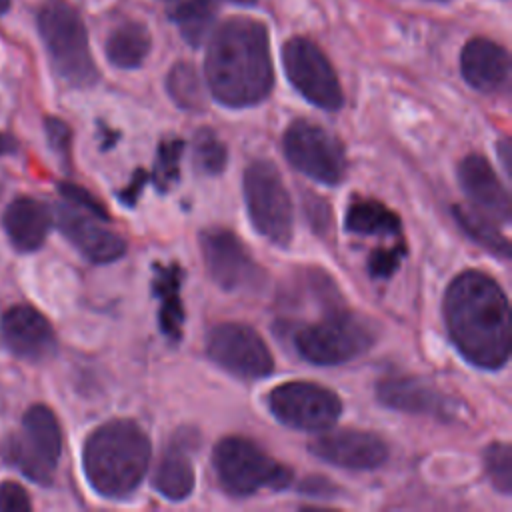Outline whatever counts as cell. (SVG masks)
<instances>
[{
  "mask_svg": "<svg viewBox=\"0 0 512 512\" xmlns=\"http://www.w3.org/2000/svg\"><path fill=\"white\" fill-rule=\"evenodd\" d=\"M460 70L472 88L480 92H498L508 84L510 58L500 44L488 38H472L462 48Z\"/></svg>",
  "mask_w": 512,
  "mask_h": 512,
  "instance_id": "19",
  "label": "cell"
},
{
  "mask_svg": "<svg viewBox=\"0 0 512 512\" xmlns=\"http://www.w3.org/2000/svg\"><path fill=\"white\" fill-rule=\"evenodd\" d=\"M4 228L18 250H36L48 234L50 212L34 198H16L4 212Z\"/></svg>",
  "mask_w": 512,
  "mask_h": 512,
  "instance_id": "21",
  "label": "cell"
},
{
  "mask_svg": "<svg viewBox=\"0 0 512 512\" xmlns=\"http://www.w3.org/2000/svg\"><path fill=\"white\" fill-rule=\"evenodd\" d=\"M450 340L474 366L502 368L510 358V306L500 284L480 272L458 274L444 296Z\"/></svg>",
  "mask_w": 512,
  "mask_h": 512,
  "instance_id": "1",
  "label": "cell"
},
{
  "mask_svg": "<svg viewBox=\"0 0 512 512\" xmlns=\"http://www.w3.org/2000/svg\"><path fill=\"white\" fill-rule=\"evenodd\" d=\"M230 2H234V4H242V6H250V4H254L256 0H230Z\"/></svg>",
  "mask_w": 512,
  "mask_h": 512,
  "instance_id": "40",
  "label": "cell"
},
{
  "mask_svg": "<svg viewBox=\"0 0 512 512\" xmlns=\"http://www.w3.org/2000/svg\"><path fill=\"white\" fill-rule=\"evenodd\" d=\"M146 180H148V174L142 172V170H138L136 176H134V180H132L124 190H120V194H118L120 202L126 204V206H134L136 200H138V194H140L142 186L146 184Z\"/></svg>",
  "mask_w": 512,
  "mask_h": 512,
  "instance_id": "35",
  "label": "cell"
},
{
  "mask_svg": "<svg viewBox=\"0 0 512 512\" xmlns=\"http://www.w3.org/2000/svg\"><path fill=\"white\" fill-rule=\"evenodd\" d=\"M244 202L254 230L268 242L286 248L294 236V208L278 168L266 160L244 172Z\"/></svg>",
  "mask_w": 512,
  "mask_h": 512,
  "instance_id": "7",
  "label": "cell"
},
{
  "mask_svg": "<svg viewBox=\"0 0 512 512\" xmlns=\"http://www.w3.org/2000/svg\"><path fill=\"white\" fill-rule=\"evenodd\" d=\"M0 510H4V512L30 510V498H28L26 490L16 482H4L0 486Z\"/></svg>",
  "mask_w": 512,
  "mask_h": 512,
  "instance_id": "33",
  "label": "cell"
},
{
  "mask_svg": "<svg viewBox=\"0 0 512 512\" xmlns=\"http://www.w3.org/2000/svg\"><path fill=\"white\" fill-rule=\"evenodd\" d=\"M376 338L378 330L368 318L332 306L316 322L294 332V348L312 364L338 366L368 352Z\"/></svg>",
  "mask_w": 512,
  "mask_h": 512,
  "instance_id": "4",
  "label": "cell"
},
{
  "mask_svg": "<svg viewBox=\"0 0 512 512\" xmlns=\"http://www.w3.org/2000/svg\"><path fill=\"white\" fill-rule=\"evenodd\" d=\"M200 250L208 276L222 290L258 288L266 278L244 242L226 228L202 230Z\"/></svg>",
  "mask_w": 512,
  "mask_h": 512,
  "instance_id": "13",
  "label": "cell"
},
{
  "mask_svg": "<svg viewBox=\"0 0 512 512\" xmlns=\"http://www.w3.org/2000/svg\"><path fill=\"white\" fill-rule=\"evenodd\" d=\"M308 448L316 458L346 470H374L388 460L386 442L364 430H322Z\"/></svg>",
  "mask_w": 512,
  "mask_h": 512,
  "instance_id": "15",
  "label": "cell"
},
{
  "mask_svg": "<svg viewBox=\"0 0 512 512\" xmlns=\"http://www.w3.org/2000/svg\"><path fill=\"white\" fill-rule=\"evenodd\" d=\"M218 12V0H182L170 12L184 40L192 46L202 44L208 36Z\"/></svg>",
  "mask_w": 512,
  "mask_h": 512,
  "instance_id": "25",
  "label": "cell"
},
{
  "mask_svg": "<svg viewBox=\"0 0 512 512\" xmlns=\"http://www.w3.org/2000/svg\"><path fill=\"white\" fill-rule=\"evenodd\" d=\"M194 482L196 476L188 456V446L182 444L180 436H174L154 470L152 488L166 500L180 502L192 494Z\"/></svg>",
  "mask_w": 512,
  "mask_h": 512,
  "instance_id": "22",
  "label": "cell"
},
{
  "mask_svg": "<svg viewBox=\"0 0 512 512\" xmlns=\"http://www.w3.org/2000/svg\"><path fill=\"white\" fill-rule=\"evenodd\" d=\"M182 278H184V272L178 262L154 266L152 292L160 302L158 326L162 334L172 342H180L182 326H184V306L180 296Z\"/></svg>",
  "mask_w": 512,
  "mask_h": 512,
  "instance_id": "20",
  "label": "cell"
},
{
  "mask_svg": "<svg viewBox=\"0 0 512 512\" xmlns=\"http://www.w3.org/2000/svg\"><path fill=\"white\" fill-rule=\"evenodd\" d=\"M60 192H62V196H64L72 206H76L78 210H84V212L96 216L98 220H108V218H110L108 212H106V208H104L88 190H84V188H80V186H76V184L64 182V184H60Z\"/></svg>",
  "mask_w": 512,
  "mask_h": 512,
  "instance_id": "32",
  "label": "cell"
},
{
  "mask_svg": "<svg viewBox=\"0 0 512 512\" xmlns=\"http://www.w3.org/2000/svg\"><path fill=\"white\" fill-rule=\"evenodd\" d=\"M46 134L48 140L52 144V148L56 150V154H60L64 160L70 158V144H72V132L68 128L66 122H62L60 118H48L46 120Z\"/></svg>",
  "mask_w": 512,
  "mask_h": 512,
  "instance_id": "34",
  "label": "cell"
},
{
  "mask_svg": "<svg viewBox=\"0 0 512 512\" xmlns=\"http://www.w3.org/2000/svg\"><path fill=\"white\" fill-rule=\"evenodd\" d=\"M498 150H500V162H502V166L508 170V168H510V142L504 138V140L498 144Z\"/></svg>",
  "mask_w": 512,
  "mask_h": 512,
  "instance_id": "37",
  "label": "cell"
},
{
  "mask_svg": "<svg viewBox=\"0 0 512 512\" xmlns=\"http://www.w3.org/2000/svg\"><path fill=\"white\" fill-rule=\"evenodd\" d=\"M406 254V246L404 240H398L394 246H386V248H378L370 254L368 258V272L372 278H388L392 276L398 266L402 256Z\"/></svg>",
  "mask_w": 512,
  "mask_h": 512,
  "instance_id": "31",
  "label": "cell"
},
{
  "mask_svg": "<svg viewBox=\"0 0 512 512\" xmlns=\"http://www.w3.org/2000/svg\"><path fill=\"white\" fill-rule=\"evenodd\" d=\"M268 408L282 424L306 432L328 430L342 414V402L332 390L304 380L270 390Z\"/></svg>",
  "mask_w": 512,
  "mask_h": 512,
  "instance_id": "12",
  "label": "cell"
},
{
  "mask_svg": "<svg viewBox=\"0 0 512 512\" xmlns=\"http://www.w3.org/2000/svg\"><path fill=\"white\" fill-rule=\"evenodd\" d=\"M344 228L360 236L402 238L400 218L388 206L372 198H356L350 202L344 214Z\"/></svg>",
  "mask_w": 512,
  "mask_h": 512,
  "instance_id": "23",
  "label": "cell"
},
{
  "mask_svg": "<svg viewBox=\"0 0 512 512\" xmlns=\"http://www.w3.org/2000/svg\"><path fill=\"white\" fill-rule=\"evenodd\" d=\"M192 158L202 174L218 176L226 168L228 150L212 128H200L192 140Z\"/></svg>",
  "mask_w": 512,
  "mask_h": 512,
  "instance_id": "28",
  "label": "cell"
},
{
  "mask_svg": "<svg viewBox=\"0 0 512 512\" xmlns=\"http://www.w3.org/2000/svg\"><path fill=\"white\" fill-rule=\"evenodd\" d=\"M282 148L298 172L320 184L336 186L346 176V154L340 140L310 120L292 122L284 132Z\"/></svg>",
  "mask_w": 512,
  "mask_h": 512,
  "instance_id": "9",
  "label": "cell"
},
{
  "mask_svg": "<svg viewBox=\"0 0 512 512\" xmlns=\"http://www.w3.org/2000/svg\"><path fill=\"white\" fill-rule=\"evenodd\" d=\"M38 30L58 76L74 88L98 82L84 22L66 0H48L38 12Z\"/></svg>",
  "mask_w": 512,
  "mask_h": 512,
  "instance_id": "5",
  "label": "cell"
},
{
  "mask_svg": "<svg viewBox=\"0 0 512 512\" xmlns=\"http://www.w3.org/2000/svg\"><path fill=\"white\" fill-rule=\"evenodd\" d=\"M56 222L62 234L78 248V252L96 264H108L124 256L126 242L112 230L98 224L92 214L78 212L76 206H60Z\"/></svg>",
  "mask_w": 512,
  "mask_h": 512,
  "instance_id": "17",
  "label": "cell"
},
{
  "mask_svg": "<svg viewBox=\"0 0 512 512\" xmlns=\"http://www.w3.org/2000/svg\"><path fill=\"white\" fill-rule=\"evenodd\" d=\"M204 70L212 96L224 106L266 100L274 84L266 26L254 18L226 20L208 42Z\"/></svg>",
  "mask_w": 512,
  "mask_h": 512,
  "instance_id": "2",
  "label": "cell"
},
{
  "mask_svg": "<svg viewBox=\"0 0 512 512\" xmlns=\"http://www.w3.org/2000/svg\"><path fill=\"white\" fill-rule=\"evenodd\" d=\"M10 8V0H0V14H4Z\"/></svg>",
  "mask_w": 512,
  "mask_h": 512,
  "instance_id": "39",
  "label": "cell"
},
{
  "mask_svg": "<svg viewBox=\"0 0 512 512\" xmlns=\"http://www.w3.org/2000/svg\"><path fill=\"white\" fill-rule=\"evenodd\" d=\"M378 400L386 408L406 414H426L444 422L458 420L464 414L460 400L442 392L430 382L412 376H394L378 384Z\"/></svg>",
  "mask_w": 512,
  "mask_h": 512,
  "instance_id": "14",
  "label": "cell"
},
{
  "mask_svg": "<svg viewBox=\"0 0 512 512\" xmlns=\"http://www.w3.org/2000/svg\"><path fill=\"white\" fill-rule=\"evenodd\" d=\"M184 154V142L180 138H164L158 142L156 160L152 170L154 186L160 192H166L180 176V160Z\"/></svg>",
  "mask_w": 512,
  "mask_h": 512,
  "instance_id": "29",
  "label": "cell"
},
{
  "mask_svg": "<svg viewBox=\"0 0 512 512\" xmlns=\"http://www.w3.org/2000/svg\"><path fill=\"white\" fill-rule=\"evenodd\" d=\"M438 2H446V0H438Z\"/></svg>",
  "mask_w": 512,
  "mask_h": 512,
  "instance_id": "41",
  "label": "cell"
},
{
  "mask_svg": "<svg viewBox=\"0 0 512 512\" xmlns=\"http://www.w3.org/2000/svg\"><path fill=\"white\" fill-rule=\"evenodd\" d=\"M282 64L290 84L316 108L336 112L344 104L338 76L324 52L308 38H292L282 48Z\"/></svg>",
  "mask_w": 512,
  "mask_h": 512,
  "instance_id": "10",
  "label": "cell"
},
{
  "mask_svg": "<svg viewBox=\"0 0 512 512\" xmlns=\"http://www.w3.org/2000/svg\"><path fill=\"white\" fill-rule=\"evenodd\" d=\"M150 32L140 22L118 26L106 40V56L110 64L122 70L138 68L150 52Z\"/></svg>",
  "mask_w": 512,
  "mask_h": 512,
  "instance_id": "24",
  "label": "cell"
},
{
  "mask_svg": "<svg viewBox=\"0 0 512 512\" xmlns=\"http://www.w3.org/2000/svg\"><path fill=\"white\" fill-rule=\"evenodd\" d=\"M458 182L470 200V208L496 224L510 222V196L484 156H464L458 166Z\"/></svg>",
  "mask_w": 512,
  "mask_h": 512,
  "instance_id": "16",
  "label": "cell"
},
{
  "mask_svg": "<svg viewBox=\"0 0 512 512\" xmlns=\"http://www.w3.org/2000/svg\"><path fill=\"white\" fill-rule=\"evenodd\" d=\"M62 452V432L54 412L42 404L26 410L22 430L8 444L10 462L32 482L50 484Z\"/></svg>",
  "mask_w": 512,
  "mask_h": 512,
  "instance_id": "8",
  "label": "cell"
},
{
  "mask_svg": "<svg viewBox=\"0 0 512 512\" xmlns=\"http://www.w3.org/2000/svg\"><path fill=\"white\" fill-rule=\"evenodd\" d=\"M206 354L222 370L242 380H260L274 370L272 354L262 336L240 322L216 324L206 336Z\"/></svg>",
  "mask_w": 512,
  "mask_h": 512,
  "instance_id": "11",
  "label": "cell"
},
{
  "mask_svg": "<svg viewBox=\"0 0 512 512\" xmlns=\"http://www.w3.org/2000/svg\"><path fill=\"white\" fill-rule=\"evenodd\" d=\"M214 472L220 486L238 498L260 490H284L292 482V470L244 436H226L214 448Z\"/></svg>",
  "mask_w": 512,
  "mask_h": 512,
  "instance_id": "6",
  "label": "cell"
},
{
  "mask_svg": "<svg viewBox=\"0 0 512 512\" xmlns=\"http://www.w3.org/2000/svg\"><path fill=\"white\" fill-rule=\"evenodd\" d=\"M454 218L456 222L462 226V230L474 238L476 242H480L484 248H488L490 252L508 258L510 256V242L508 238L498 230L500 224H496L494 220L486 218L484 214L476 212L470 206H454Z\"/></svg>",
  "mask_w": 512,
  "mask_h": 512,
  "instance_id": "26",
  "label": "cell"
},
{
  "mask_svg": "<svg viewBox=\"0 0 512 512\" xmlns=\"http://www.w3.org/2000/svg\"><path fill=\"white\" fill-rule=\"evenodd\" d=\"M2 330L10 350L28 360H40L48 356L54 346V330L50 322L32 306H12L2 318Z\"/></svg>",
  "mask_w": 512,
  "mask_h": 512,
  "instance_id": "18",
  "label": "cell"
},
{
  "mask_svg": "<svg viewBox=\"0 0 512 512\" xmlns=\"http://www.w3.org/2000/svg\"><path fill=\"white\" fill-rule=\"evenodd\" d=\"M166 88L170 98L180 108L192 110V112H198L204 108V92H202L200 78L194 66H190L188 62H178L172 66L166 80Z\"/></svg>",
  "mask_w": 512,
  "mask_h": 512,
  "instance_id": "27",
  "label": "cell"
},
{
  "mask_svg": "<svg viewBox=\"0 0 512 512\" xmlns=\"http://www.w3.org/2000/svg\"><path fill=\"white\" fill-rule=\"evenodd\" d=\"M300 488L306 490L310 496H324L326 488H332V486L328 484L326 478H308V482L302 484Z\"/></svg>",
  "mask_w": 512,
  "mask_h": 512,
  "instance_id": "36",
  "label": "cell"
},
{
  "mask_svg": "<svg viewBox=\"0 0 512 512\" xmlns=\"http://www.w3.org/2000/svg\"><path fill=\"white\" fill-rule=\"evenodd\" d=\"M486 474L492 480L494 488L508 496L512 492V458H510V444L494 442L486 448L484 454Z\"/></svg>",
  "mask_w": 512,
  "mask_h": 512,
  "instance_id": "30",
  "label": "cell"
},
{
  "mask_svg": "<svg viewBox=\"0 0 512 512\" xmlns=\"http://www.w3.org/2000/svg\"><path fill=\"white\" fill-rule=\"evenodd\" d=\"M10 150H14V142H12L8 136H2V134H0V154H6V152H10Z\"/></svg>",
  "mask_w": 512,
  "mask_h": 512,
  "instance_id": "38",
  "label": "cell"
},
{
  "mask_svg": "<svg viewBox=\"0 0 512 512\" xmlns=\"http://www.w3.org/2000/svg\"><path fill=\"white\" fill-rule=\"evenodd\" d=\"M150 438L132 420L116 418L98 426L84 444L82 464L90 486L104 498H126L150 464Z\"/></svg>",
  "mask_w": 512,
  "mask_h": 512,
  "instance_id": "3",
  "label": "cell"
}]
</instances>
